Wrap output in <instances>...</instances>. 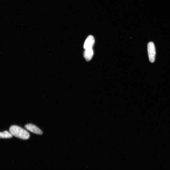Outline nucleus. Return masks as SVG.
<instances>
[{"label": "nucleus", "instance_id": "nucleus-1", "mask_svg": "<svg viewBox=\"0 0 170 170\" xmlns=\"http://www.w3.org/2000/svg\"><path fill=\"white\" fill-rule=\"evenodd\" d=\"M9 131L13 136L19 138L26 140L30 137V135L27 131L17 126H11L10 128Z\"/></svg>", "mask_w": 170, "mask_h": 170}, {"label": "nucleus", "instance_id": "nucleus-2", "mask_svg": "<svg viewBox=\"0 0 170 170\" xmlns=\"http://www.w3.org/2000/svg\"><path fill=\"white\" fill-rule=\"evenodd\" d=\"M147 49L150 61L153 63L155 61L156 55V50L154 43L150 42L147 45Z\"/></svg>", "mask_w": 170, "mask_h": 170}, {"label": "nucleus", "instance_id": "nucleus-3", "mask_svg": "<svg viewBox=\"0 0 170 170\" xmlns=\"http://www.w3.org/2000/svg\"><path fill=\"white\" fill-rule=\"evenodd\" d=\"M95 42V40L92 35H89L86 40L84 47L85 50L92 49Z\"/></svg>", "mask_w": 170, "mask_h": 170}, {"label": "nucleus", "instance_id": "nucleus-4", "mask_svg": "<svg viewBox=\"0 0 170 170\" xmlns=\"http://www.w3.org/2000/svg\"><path fill=\"white\" fill-rule=\"evenodd\" d=\"M25 128L28 130L32 133L37 135H41L43 134V132L39 128L32 124H28L26 125Z\"/></svg>", "mask_w": 170, "mask_h": 170}, {"label": "nucleus", "instance_id": "nucleus-5", "mask_svg": "<svg viewBox=\"0 0 170 170\" xmlns=\"http://www.w3.org/2000/svg\"><path fill=\"white\" fill-rule=\"evenodd\" d=\"M94 55V51L93 49L85 50L84 52V56L87 61H89L92 59Z\"/></svg>", "mask_w": 170, "mask_h": 170}, {"label": "nucleus", "instance_id": "nucleus-6", "mask_svg": "<svg viewBox=\"0 0 170 170\" xmlns=\"http://www.w3.org/2000/svg\"><path fill=\"white\" fill-rule=\"evenodd\" d=\"M13 135L10 132L5 131L2 132H0V138H10L12 137Z\"/></svg>", "mask_w": 170, "mask_h": 170}]
</instances>
